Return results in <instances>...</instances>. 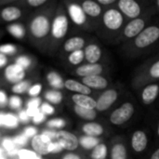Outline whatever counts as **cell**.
I'll return each mask as SVG.
<instances>
[{"mask_svg": "<svg viewBox=\"0 0 159 159\" xmlns=\"http://www.w3.org/2000/svg\"><path fill=\"white\" fill-rule=\"evenodd\" d=\"M47 126L52 130H62V129L66 126V121L63 118H52L47 122Z\"/></svg>", "mask_w": 159, "mask_h": 159, "instance_id": "35", "label": "cell"}, {"mask_svg": "<svg viewBox=\"0 0 159 159\" xmlns=\"http://www.w3.org/2000/svg\"><path fill=\"white\" fill-rule=\"evenodd\" d=\"M67 13L70 20L78 27L88 31H94L79 3L71 2L67 5Z\"/></svg>", "mask_w": 159, "mask_h": 159, "instance_id": "9", "label": "cell"}, {"mask_svg": "<svg viewBox=\"0 0 159 159\" xmlns=\"http://www.w3.org/2000/svg\"><path fill=\"white\" fill-rule=\"evenodd\" d=\"M0 159H6L4 157H0Z\"/></svg>", "mask_w": 159, "mask_h": 159, "instance_id": "61", "label": "cell"}, {"mask_svg": "<svg viewBox=\"0 0 159 159\" xmlns=\"http://www.w3.org/2000/svg\"><path fill=\"white\" fill-rule=\"evenodd\" d=\"M31 147L33 151L39 157L52 154L53 141L44 134H37L31 141Z\"/></svg>", "mask_w": 159, "mask_h": 159, "instance_id": "16", "label": "cell"}, {"mask_svg": "<svg viewBox=\"0 0 159 159\" xmlns=\"http://www.w3.org/2000/svg\"><path fill=\"white\" fill-rule=\"evenodd\" d=\"M118 0H97V2L99 3V5L101 7H103V9H107V8H111V7H115L116 6Z\"/></svg>", "mask_w": 159, "mask_h": 159, "instance_id": "44", "label": "cell"}, {"mask_svg": "<svg viewBox=\"0 0 159 159\" xmlns=\"http://www.w3.org/2000/svg\"><path fill=\"white\" fill-rule=\"evenodd\" d=\"M71 100L75 105L87 109L96 110V99L93 96L83 94H72Z\"/></svg>", "mask_w": 159, "mask_h": 159, "instance_id": "24", "label": "cell"}, {"mask_svg": "<svg viewBox=\"0 0 159 159\" xmlns=\"http://www.w3.org/2000/svg\"><path fill=\"white\" fill-rule=\"evenodd\" d=\"M159 43V20L151 22L139 35L132 40L122 44L121 51L129 58L134 59L148 53Z\"/></svg>", "mask_w": 159, "mask_h": 159, "instance_id": "1", "label": "cell"}, {"mask_svg": "<svg viewBox=\"0 0 159 159\" xmlns=\"http://www.w3.org/2000/svg\"><path fill=\"white\" fill-rule=\"evenodd\" d=\"M0 157H4V150L0 148Z\"/></svg>", "mask_w": 159, "mask_h": 159, "instance_id": "59", "label": "cell"}, {"mask_svg": "<svg viewBox=\"0 0 159 159\" xmlns=\"http://www.w3.org/2000/svg\"><path fill=\"white\" fill-rule=\"evenodd\" d=\"M42 91V85L41 84H34L33 86H31L28 89V95L31 96L32 98H35L37 97Z\"/></svg>", "mask_w": 159, "mask_h": 159, "instance_id": "41", "label": "cell"}, {"mask_svg": "<svg viewBox=\"0 0 159 159\" xmlns=\"http://www.w3.org/2000/svg\"><path fill=\"white\" fill-rule=\"evenodd\" d=\"M89 39L86 38L85 36H81V35L72 36V37L68 38L63 43L62 50H63L64 53H66V54L69 55L72 52L84 49V48L86 47V45L89 42Z\"/></svg>", "mask_w": 159, "mask_h": 159, "instance_id": "22", "label": "cell"}, {"mask_svg": "<svg viewBox=\"0 0 159 159\" xmlns=\"http://www.w3.org/2000/svg\"><path fill=\"white\" fill-rule=\"evenodd\" d=\"M109 67L106 63H83L74 71L75 75L84 78L92 75H107Z\"/></svg>", "mask_w": 159, "mask_h": 159, "instance_id": "12", "label": "cell"}, {"mask_svg": "<svg viewBox=\"0 0 159 159\" xmlns=\"http://www.w3.org/2000/svg\"><path fill=\"white\" fill-rule=\"evenodd\" d=\"M151 5H152V7H154L156 13H157V14H159V0H156V1L151 2Z\"/></svg>", "mask_w": 159, "mask_h": 159, "instance_id": "55", "label": "cell"}, {"mask_svg": "<svg viewBox=\"0 0 159 159\" xmlns=\"http://www.w3.org/2000/svg\"><path fill=\"white\" fill-rule=\"evenodd\" d=\"M47 2V0H28L27 3L32 7H39L41 5H44Z\"/></svg>", "mask_w": 159, "mask_h": 159, "instance_id": "51", "label": "cell"}, {"mask_svg": "<svg viewBox=\"0 0 159 159\" xmlns=\"http://www.w3.org/2000/svg\"><path fill=\"white\" fill-rule=\"evenodd\" d=\"M63 149L61 146V144L55 141H53V149H52V154H59L61 152H62Z\"/></svg>", "mask_w": 159, "mask_h": 159, "instance_id": "53", "label": "cell"}, {"mask_svg": "<svg viewBox=\"0 0 159 159\" xmlns=\"http://www.w3.org/2000/svg\"><path fill=\"white\" fill-rule=\"evenodd\" d=\"M151 6V2L138 0H118L116 7L123 14L126 20H134L142 16Z\"/></svg>", "mask_w": 159, "mask_h": 159, "instance_id": "6", "label": "cell"}, {"mask_svg": "<svg viewBox=\"0 0 159 159\" xmlns=\"http://www.w3.org/2000/svg\"><path fill=\"white\" fill-rule=\"evenodd\" d=\"M17 157H19V159H35L39 156L37 154H35L33 150L19 149Z\"/></svg>", "mask_w": 159, "mask_h": 159, "instance_id": "37", "label": "cell"}, {"mask_svg": "<svg viewBox=\"0 0 159 159\" xmlns=\"http://www.w3.org/2000/svg\"><path fill=\"white\" fill-rule=\"evenodd\" d=\"M1 145H2L3 150H5L7 152V156H9V157H15V156H17L19 149L17 148V145L14 143L13 139H10V138H5V139H3L2 140V143H1Z\"/></svg>", "mask_w": 159, "mask_h": 159, "instance_id": "31", "label": "cell"}, {"mask_svg": "<svg viewBox=\"0 0 159 159\" xmlns=\"http://www.w3.org/2000/svg\"><path fill=\"white\" fill-rule=\"evenodd\" d=\"M8 103V98L4 90H0V105L6 106Z\"/></svg>", "mask_w": 159, "mask_h": 159, "instance_id": "50", "label": "cell"}, {"mask_svg": "<svg viewBox=\"0 0 159 159\" xmlns=\"http://www.w3.org/2000/svg\"><path fill=\"white\" fill-rule=\"evenodd\" d=\"M127 20L123 14L115 7L104 9L96 33L103 41L116 44Z\"/></svg>", "mask_w": 159, "mask_h": 159, "instance_id": "2", "label": "cell"}, {"mask_svg": "<svg viewBox=\"0 0 159 159\" xmlns=\"http://www.w3.org/2000/svg\"><path fill=\"white\" fill-rule=\"evenodd\" d=\"M47 80L48 85L55 90H60L64 89V80L56 72H50L47 75Z\"/></svg>", "mask_w": 159, "mask_h": 159, "instance_id": "29", "label": "cell"}, {"mask_svg": "<svg viewBox=\"0 0 159 159\" xmlns=\"http://www.w3.org/2000/svg\"><path fill=\"white\" fill-rule=\"evenodd\" d=\"M81 132L85 136L93 137V138H99L103 139L106 135H108L107 128L99 122H85L80 127Z\"/></svg>", "mask_w": 159, "mask_h": 159, "instance_id": "19", "label": "cell"}, {"mask_svg": "<svg viewBox=\"0 0 159 159\" xmlns=\"http://www.w3.org/2000/svg\"><path fill=\"white\" fill-rule=\"evenodd\" d=\"M26 112L29 116V117H34L39 112H40V108H26Z\"/></svg>", "mask_w": 159, "mask_h": 159, "instance_id": "52", "label": "cell"}, {"mask_svg": "<svg viewBox=\"0 0 159 159\" xmlns=\"http://www.w3.org/2000/svg\"><path fill=\"white\" fill-rule=\"evenodd\" d=\"M130 148L136 155L143 154L148 147L149 138L148 134L143 129H136L132 132L130 137Z\"/></svg>", "mask_w": 159, "mask_h": 159, "instance_id": "17", "label": "cell"}, {"mask_svg": "<svg viewBox=\"0 0 159 159\" xmlns=\"http://www.w3.org/2000/svg\"><path fill=\"white\" fill-rule=\"evenodd\" d=\"M54 141L59 143L63 150L69 152H75L80 146L79 138L73 132L63 129L56 131V137Z\"/></svg>", "mask_w": 159, "mask_h": 159, "instance_id": "14", "label": "cell"}, {"mask_svg": "<svg viewBox=\"0 0 159 159\" xmlns=\"http://www.w3.org/2000/svg\"><path fill=\"white\" fill-rule=\"evenodd\" d=\"M8 105L13 110H19L22 106V100L18 95H12L8 99Z\"/></svg>", "mask_w": 159, "mask_h": 159, "instance_id": "38", "label": "cell"}, {"mask_svg": "<svg viewBox=\"0 0 159 159\" xmlns=\"http://www.w3.org/2000/svg\"><path fill=\"white\" fill-rule=\"evenodd\" d=\"M15 63L18 64L19 66H20L21 68H23L24 70L28 69L30 66H31V59L27 56H24V55H21V56H19L16 61H15Z\"/></svg>", "mask_w": 159, "mask_h": 159, "instance_id": "39", "label": "cell"}, {"mask_svg": "<svg viewBox=\"0 0 159 159\" xmlns=\"http://www.w3.org/2000/svg\"><path fill=\"white\" fill-rule=\"evenodd\" d=\"M157 13L155 9L151 5L149 8L142 16L127 21L119 37L116 40V44L127 43L135 38L137 35H139L152 22V18Z\"/></svg>", "mask_w": 159, "mask_h": 159, "instance_id": "4", "label": "cell"}, {"mask_svg": "<svg viewBox=\"0 0 159 159\" xmlns=\"http://www.w3.org/2000/svg\"><path fill=\"white\" fill-rule=\"evenodd\" d=\"M90 159H108L109 158V147L102 142L98 144L89 154Z\"/></svg>", "mask_w": 159, "mask_h": 159, "instance_id": "28", "label": "cell"}, {"mask_svg": "<svg viewBox=\"0 0 159 159\" xmlns=\"http://www.w3.org/2000/svg\"><path fill=\"white\" fill-rule=\"evenodd\" d=\"M42 104L41 99L38 97L35 98H31L28 102H27V108H40Z\"/></svg>", "mask_w": 159, "mask_h": 159, "instance_id": "46", "label": "cell"}, {"mask_svg": "<svg viewBox=\"0 0 159 159\" xmlns=\"http://www.w3.org/2000/svg\"><path fill=\"white\" fill-rule=\"evenodd\" d=\"M7 63V58L6 55L0 53V68H3L4 66H6Z\"/></svg>", "mask_w": 159, "mask_h": 159, "instance_id": "54", "label": "cell"}, {"mask_svg": "<svg viewBox=\"0 0 159 159\" xmlns=\"http://www.w3.org/2000/svg\"><path fill=\"white\" fill-rule=\"evenodd\" d=\"M159 81V54L147 60L135 70L131 79V87L140 91L144 86Z\"/></svg>", "mask_w": 159, "mask_h": 159, "instance_id": "3", "label": "cell"}, {"mask_svg": "<svg viewBox=\"0 0 159 159\" xmlns=\"http://www.w3.org/2000/svg\"><path fill=\"white\" fill-rule=\"evenodd\" d=\"M83 50L86 63H105V52L97 39H89Z\"/></svg>", "mask_w": 159, "mask_h": 159, "instance_id": "8", "label": "cell"}, {"mask_svg": "<svg viewBox=\"0 0 159 159\" xmlns=\"http://www.w3.org/2000/svg\"><path fill=\"white\" fill-rule=\"evenodd\" d=\"M73 110L75 112V114L81 118L82 120H84L85 122H92L95 121L98 117V112L96 110H91V109H87V108H83L77 105L73 106Z\"/></svg>", "mask_w": 159, "mask_h": 159, "instance_id": "25", "label": "cell"}, {"mask_svg": "<svg viewBox=\"0 0 159 159\" xmlns=\"http://www.w3.org/2000/svg\"><path fill=\"white\" fill-rule=\"evenodd\" d=\"M0 15H1V18L5 21L10 22V21H14L21 17V10L17 7L9 6V7L3 8Z\"/></svg>", "mask_w": 159, "mask_h": 159, "instance_id": "26", "label": "cell"}, {"mask_svg": "<svg viewBox=\"0 0 159 159\" xmlns=\"http://www.w3.org/2000/svg\"><path fill=\"white\" fill-rule=\"evenodd\" d=\"M4 116H5V113H0V128L3 127V123H4Z\"/></svg>", "mask_w": 159, "mask_h": 159, "instance_id": "57", "label": "cell"}, {"mask_svg": "<svg viewBox=\"0 0 159 159\" xmlns=\"http://www.w3.org/2000/svg\"><path fill=\"white\" fill-rule=\"evenodd\" d=\"M17 48L13 44H3L0 46V53L4 55H12L16 52Z\"/></svg>", "mask_w": 159, "mask_h": 159, "instance_id": "40", "label": "cell"}, {"mask_svg": "<svg viewBox=\"0 0 159 159\" xmlns=\"http://www.w3.org/2000/svg\"><path fill=\"white\" fill-rule=\"evenodd\" d=\"M4 75H5V78L7 79V81L15 85V84L24 80L26 73L23 68H21L20 66H19L16 63H13V64H9L8 66L6 67V69L4 71Z\"/></svg>", "mask_w": 159, "mask_h": 159, "instance_id": "21", "label": "cell"}, {"mask_svg": "<svg viewBox=\"0 0 159 159\" xmlns=\"http://www.w3.org/2000/svg\"><path fill=\"white\" fill-rule=\"evenodd\" d=\"M80 81L92 91L101 92L111 87V79L108 75H92L81 78Z\"/></svg>", "mask_w": 159, "mask_h": 159, "instance_id": "18", "label": "cell"}, {"mask_svg": "<svg viewBox=\"0 0 159 159\" xmlns=\"http://www.w3.org/2000/svg\"><path fill=\"white\" fill-rule=\"evenodd\" d=\"M79 138V144L80 146L87 150V151H91L93 150L98 144H100L101 143L104 142L103 139H99V138H93V137H89V136H85L82 135Z\"/></svg>", "mask_w": 159, "mask_h": 159, "instance_id": "27", "label": "cell"}, {"mask_svg": "<svg viewBox=\"0 0 159 159\" xmlns=\"http://www.w3.org/2000/svg\"><path fill=\"white\" fill-rule=\"evenodd\" d=\"M7 31L13 37L18 38V39L22 38L24 36V34H25L24 28L20 24H18V23H12V24L8 25L7 26Z\"/></svg>", "mask_w": 159, "mask_h": 159, "instance_id": "34", "label": "cell"}, {"mask_svg": "<svg viewBox=\"0 0 159 159\" xmlns=\"http://www.w3.org/2000/svg\"><path fill=\"white\" fill-rule=\"evenodd\" d=\"M136 113V107L133 102L126 101L120 105L114 108L108 116V120L111 125L122 127L128 124Z\"/></svg>", "mask_w": 159, "mask_h": 159, "instance_id": "5", "label": "cell"}, {"mask_svg": "<svg viewBox=\"0 0 159 159\" xmlns=\"http://www.w3.org/2000/svg\"><path fill=\"white\" fill-rule=\"evenodd\" d=\"M20 124V120L19 117L11 113H5V116H4V123H3V127L7 128V129H17L19 127Z\"/></svg>", "mask_w": 159, "mask_h": 159, "instance_id": "33", "label": "cell"}, {"mask_svg": "<svg viewBox=\"0 0 159 159\" xmlns=\"http://www.w3.org/2000/svg\"><path fill=\"white\" fill-rule=\"evenodd\" d=\"M69 30V18L64 12L58 13L51 22L50 34L54 40H62Z\"/></svg>", "mask_w": 159, "mask_h": 159, "instance_id": "11", "label": "cell"}, {"mask_svg": "<svg viewBox=\"0 0 159 159\" xmlns=\"http://www.w3.org/2000/svg\"><path fill=\"white\" fill-rule=\"evenodd\" d=\"M18 117H19L20 122L24 123V124L28 123V122H29V120H30V117H29V116H28V114H27L26 110H20V111L19 112Z\"/></svg>", "mask_w": 159, "mask_h": 159, "instance_id": "48", "label": "cell"}, {"mask_svg": "<svg viewBox=\"0 0 159 159\" xmlns=\"http://www.w3.org/2000/svg\"><path fill=\"white\" fill-rule=\"evenodd\" d=\"M46 117H47V116H45V115L40 111V112H39L35 116H34V117H33V123H34V125H39V124H41V123L45 122Z\"/></svg>", "mask_w": 159, "mask_h": 159, "instance_id": "47", "label": "cell"}, {"mask_svg": "<svg viewBox=\"0 0 159 159\" xmlns=\"http://www.w3.org/2000/svg\"><path fill=\"white\" fill-rule=\"evenodd\" d=\"M35 159H42V157H37Z\"/></svg>", "mask_w": 159, "mask_h": 159, "instance_id": "60", "label": "cell"}, {"mask_svg": "<svg viewBox=\"0 0 159 159\" xmlns=\"http://www.w3.org/2000/svg\"><path fill=\"white\" fill-rule=\"evenodd\" d=\"M40 111L45 116H52L55 113V108L48 102H44L40 106Z\"/></svg>", "mask_w": 159, "mask_h": 159, "instance_id": "42", "label": "cell"}, {"mask_svg": "<svg viewBox=\"0 0 159 159\" xmlns=\"http://www.w3.org/2000/svg\"><path fill=\"white\" fill-rule=\"evenodd\" d=\"M79 4L82 7L91 26L93 27L94 31L96 32L99 22H100V20L104 11L103 7H101L99 5V3L94 0H84Z\"/></svg>", "mask_w": 159, "mask_h": 159, "instance_id": "10", "label": "cell"}, {"mask_svg": "<svg viewBox=\"0 0 159 159\" xmlns=\"http://www.w3.org/2000/svg\"><path fill=\"white\" fill-rule=\"evenodd\" d=\"M61 159H86V157H82L80 154L75 153V152H69L62 156Z\"/></svg>", "mask_w": 159, "mask_h": 159, "instance_id": "49", "label": "cell"}, {"mask_svg": "<svg viewBox=\"0 0 159 159\" xmlns=\"http://www.w3.org/2000/svg\"><path fill=\"white\" fill-rule=\"evenodd\" d=\"M109 159H129V149L125 138L114 137L109 143Z\"/></svg>", "mask_w": 159, "mask_h": 159, "instance_id": "15", "label": "cell"}, {"mask_svg": "<svg viewBox=\"0 0 159 159\" xmlns=\"http://www.w3.org/2000/svg\"><path fill=\"white\" fill-rule=\"evenodd\" d=\"M148 159H159V147L158 148H157V149L150 155V157H149V158Z\"/></svg>", "mask_w": 159, "mask_h": 159, "instance_id": "56", "label": "cell"}, {"mask_svg": "<svg viewBox=\"0 0 159 159\" xmlns=\"http://www.w3.org/2000/svg\"><path fill=\"white\" fill-rule=\"evenodd\" d=\"M45 99L51 104H60L62 102L63 96L60 90L50 89L45 92Z\"/></svg>", "mask_w": 159, "mask_h": 159, "instance_id": "32", "label": "cell"}, {"mask_svg": "<svg viewBox=\"0 0 159 159\" xmlns=\"http://www.w3.org/2000/svg\"><path fill=\"white\" fill-rule=\"evenodd\" d=\"M122 89L111 86L107 89L99 92L96 95V111L98 113H106L108 112L118 101L121 95Z\"/></svg>", "mask_w": 159, "mask_h": 159, "instance_id": "7", "label": "cell"}, {"mask_svg": "<svg viewBox=\"0 0 159 159\" xmlns=\"http://www.w3.org/2000/svg\"><path fill=\"white\" fill-rule=\"evenodd\" d=\"M67 61L70 65L72 66H80L83 64V62L85 61V54H84V50H77L75 52L70 53L69 55H67Z\"/></svg>", "mask_w": 159, "mask_h": 159, "instance_id": "30", "label": "cell"}, {"mask_svg": "<svg viewBox=\"0 0 159 159\" xmlns=\"http://www.w3.org/2000/svg\"><path fill=\"white\" fill-rule=\"evenodd\" d=\"M30 81L28 80H23L21 82H19L15 85L12 86L11 90L13 93L15 94H22L26 91H28L29 88H30Z\"/></svg>", "mask_w": 159, "mask_h": 159, "instance_id": "36", "label": "cell"}, {"mask_svg": "<svg viewBox=\"0 0 159 159\" xmlns=\"http://www.w3.org/2000/svg\"><path fill=\"white\" fill-rule=\"evenodd\" d=\"M25 137H27L28 139L29 138H34L37 135V129L34 128V127H26L24 129H23V133H22Z\"/></svg>", "mask_w": 159, "mask_h": 159, "instance_id": "45", "label": "cell"}, {"mask_svg": "<svg viewBox=\"0 0 159 159\" xmlns=\"http://www.w3.org/2000/svg\"><path fill=\"white\" fill-rule=\"evenodd\" d=\"M13 142L17 146H24L28 143V138L23 134H19L13 138Z\"/></svg>", "mask_w": 159, "mask_h": 159, "instance_id": "43", "label": "cell"}, {"mask_svg": "<svg viewBox=\"0 0 159 159\" xmlns=\"http://www.w3.org/2000/svg\"><path fill=\"white\" fill-rule=\"evenodd\" d=\"M64 88L73 92V94H83V95H89L92 96L93 91L85 86L81 81L75 79H66L64 81Z\"/></svg>", "mask_w": 159, "mask_h": 159, "instance_id": "23", "label": "cell"}, {"mask_svg": "<svg viewBox=\"0 0 159 159\" xmlns=\"http://www.w3.org/2000/svg\"><path fill=\"white\" fill-rule=\"evenodd\" d=\"M157 137L159 138V121L157 126Z\"/></svg>", "mask_w": 159, "mask_h": 159, "instance_id": "58", "label": "cell"}, {"mask_svg": "<svg viewBox=\"0 0 159 159\" xmlns=\"http://www.w3.org/2000/svg\"><path fill=\"white\" fill-rule=\"evenodd\" d=\"M140 99L143 105H152L159 98V81L144 86L140 91Z\"/></svg>", "mask_w": 159, "mask_h": 159, "instance_id": "20", "label": "cell"}, {"mask_svg": "<svg viewBox=\"0 0 159 159\" xmlns=\"http://www.w3.org/2000/svg\"><path fill=\"white\" fill-rule=\"evenodd\" d=\"M51 30V22L45 15L34 17L30 23V32L36 38L46 37Z\"/></svg>", "mask_w": 159, "mask_h": 159, "instance_id": "13", "label": "cell"}]
</instances>
